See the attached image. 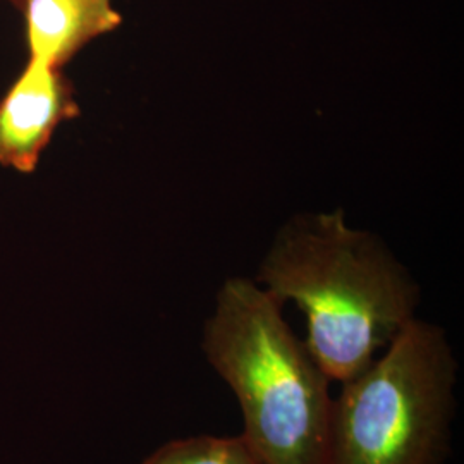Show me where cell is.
<instances>
[{
  "instance_id": "obj_3",
  "label": "cell",
  "mask_w": 464,
  "mask_h": 464,
  "mask_svg": "<svg viewBox=\"0 0 464 464\" xmlns=\"http://www.w3.org/2000/svg\"><path fill=\"white\" fill-rule=\"evenodd\" d=\"M458 365L442 331L410 320L332 402L329 464H444Z\"/></svg>"
},
{
  "instance_id": "obj_7",
  "label": "cell",
  "mask_w": 464,
  "mask_h": 464,
  "mask_svg": "<svg viewBox=\"0 0 464 464\" xmlns=\"http://www.w3.org/2000/svg\"><path fill=\"white\" fill-rule=\"evenodd\" d=\"M0 2H7V4H11L13 7H16L17 9V5H19V2H21V0H0Z\"/></svg>"
},
{
  "instance_id": "obj_1",
  "label": "cell",
  "mask_w": 464,
  "mask_h": 464,
  "mask_svg": "<svg viewBox=\"0 0 464 464\" xmlns=\"http://www.w3.org/2000/svg\"><path fill=\"white\" fill-rule=\"evenodd\" d=\"M258 279L281 303L291 299L304 312L306 346L331 381L341 383L365 370L375 351L413 320L415 285L339 214L284 236Z\"/></svg>"
},
{
  "instance_id": "obj_5",
  "label": "cell",
  "mask_w": 464,
  "mask_h": 464,
  "mask_svg": "<svg viewBox=\"0 0 464 464\" xmlns=\"http://www.w3.org/2000/svg\"><path fill=\"white\" fill-rule=\"evenodd\" d=\"M17 11L28 61L53 69L122 24L114 0H21Z\"/></svg>"
},
{
  "instance_id": "obj_2",
  "label": "cell",
  "mask_w": 464,
  "mask_h": 464,
  "mask_svg": "<svg viewBox=\"0 0 464 464\" xmlns=\"http://www.w3.org/2000/svg\"><path fill=\"white\" fill-rule=\"evenodd\" d=\"M281 306L253 282H226L203 351L231 385L245 418L241 437L264 463L329 464L331 377Z\"/></svg>"
},
{
  "instance_id": "obj_4",
  "label": "cell",
  "mask_w": 464,
  "mask_h": 464,
  "mask_svg": "<svg viewBox=\"0 0 464 464\" xmlns=\"http://www.w3.org/2000/svg\"><path fill=\"white\" fill-rule=\"evenodd\" d=\"M78 116L63 69L26 61L0 99V166L34 174L57 128Z\"/></svg>"
},
{
  "instance_id": "obj_6",
  "label": "cell",
  "mask_w": 464,
  "mask_h": 464,
  "mask_svg": "<svg viewBox=\"0 0 464 464\" xmlns=\"http://www.w3.org/2000/svg\"><path fill=\"white\" fill-rule=\"evenodd\" d=\"M141 464H266L243 437L199 435L172 440Z\"/></svg>"
}]
</instances>
